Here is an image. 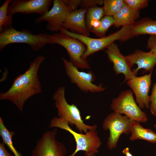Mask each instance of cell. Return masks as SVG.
Instances as JSON below:
<instances>
[{"label":"cell","instance_id":"obj_18","mask_svg":"<svg viewBox=\"0 0 156 156\" xmlns=\"http://www.w3.org/2000/svg\"><path fill=\"white\" fill-rule=\"evenodd\" d=\"M130 131L131 141L140 139L156 143V133L150 129L144 128L138 122L134 121L131 123Z\"/></svg>","mask_w":156,"mask_h":156},{"label":"cell","instance_id":"obj_21","mask_svg":"<svg viewBox=\"0 0 156 156\" xmlns=\"http://www.w3.org/2000/svg\"><path fill=\"white\" fill-rule=\"evenodd\" d=\"M14 134V132L10 131L7 129L1 117H0V135L2 139L3 143L7 146L15 156H22L21 154L14 146L12 139Z\"/></svg>","mask_w":156,"mask_h":156},{"label":"cell","instance_id":"obj_30","mask_svg":"<svg viewBox=\"0 0 156 156\" xmlns=\"http://www.w3.org/2000/svg\"><path fill=\"white\" fill-rule=\"evenodd\" d=\"M0 156H12L5 148L3 142L0 143Z\"/></svg>","mask_w":156,"mask_h":156},{"label":"cell","instance_id":"obj_20","mask_svg":"<svg viewBox=\"0 0 156 156\" xmlns=\"http://www.w3.org/2000/svg\"><path fill=\"white\" fill-rule=\"evenodd\" d=\"M104 15V11L103 7L96 6L87 10L86 21L87 27L90 32L92 28L99 26L101 20Z\"/></svg>","mask_w":156,"mask_h":156},{"label":"cell","instance_id":"obj_28","mask_svg":"<svg viewBox=\"0 0 156 156\" xmlns=\"http://www.w3.org/2000/svg\"><path fill=\"white\" fill-rule=\"evenodd\" d=\"M70 12L77 10L80 6L81 0H63Z\"/></svg>","mask_w":156,"mask_h":156},{"label":"cell","instance_id":"obj_12","mask_svg":"<svg viewBox=\"0 0 156 156\" xmlns=\"http://www.w3.org/2000/svg\"><path fill=\"white\" fill-rule=\"evenodd\" d=\"M51 0H13L9 5L8 14L37 13L42 16L48 11Z\"/></svg>","mask_w":156,"mask_h":156},{"label":"cell","instance_id":"obj_19","mask_svg":"<svg viewBox=\"0 0 156 156\" xmlns=\"http://www.w3.org/2000/svg\"><path fill=\"white\" fill-rule=\"evenodd\" d=\"M132 32L134 36L144 34L156 35V21L144 18L135 21L133 25Z\"/></svg>","mask_w":156,"mask_h":156},{"label":"cell","instance_id":"obj_29","mask_svg":"<svg viewBox=\"0 0 156 156\" xmlns=\"http://www.w3.org/2000/svg\"><path fill=\"white\" fill-rule=\"evenodd\" d=\"M147 48L156 54V35H150L147 41Z\"/></svg>","mask_w":156,"mask_h":156},{"label":"cell","instance_id":"obj_9","mask_svg":"<svg viewBox=\"0 0 156 156\" xmlns=\"http://www.w3.org/2000/svg\"><path fill=\"white\" fill-rule=\"evenodd\" d=\"M66 74L71 83L76 84L82 91L86 92H100L105 89L102 84L96 85L93 83L95 80V76L92 71L88 73L80 71L70 61L63 57Z\"/></svg>","mask_w":156,"mask_h":156},{"label":"cell","instance_id":"obj_13","mask_svg":"<svg viewBox=\"0 0 156 156\" xmlns=\"http://www.w3.org/2000/svg\"><path fill=\"white\" fill-rule=\"evenodd\" d=\"M152 72L148 74L137 77L127 81V83L134 93L136 101L140 108H150V101L148 93L151 84Z\"/></svg>","mask_w":156,"mask_h":156},{"label":"cell","instance_id":"obj_24","mask_svg":"<svg viewBox=\"0 0 156 156\" xmlns=\"http://www.w3.org/2000/svg\"><path fill=\"white\" fill-rule=\"evenodd\" d=\"M11 0H5L0 7V30L4 27L12 25V16L9 15L8 10Z\"/></svg>","mask_w":156,"mask_h":156},{"label":"cell","instance_id":"obj_3","mask_svg":"<svg viewBox=\"0 0 156 156\" xmlns=\"http://www.w3.org/2000/svg\"><path fill=\"white\" fill-rule=\"evenodd\" d=\"M60 31V32L79 40L85 45L86 50L83 58L86 60L94 53L106 49L115 41L124 42L134 36L132 32V25L122 26L116 32L99 38H90L69 31L63 28Z\"/></svg>","mask_w":156,"mask_h":156},{"label":"cell","instance_id":"obj_11","mask_svg":"<svg viewBox=\"0 0 156 156\" xmlns=\"http://www.w3.org/2000/svg\"><path fill=\"white\" fill-rule=\"evenodd\" d=\"M53 6L44 15L36 19L37 23L42 21L47 22V29L52 32H57L62 28L70 12L63 0H54Z\"/></svg>","mask_w":156,"mask_h":156},{"label":"cell","instance_id":"obj_26","mask_svg":"<svg viewBox=\"0 0 156 156\" xmlns=\"http://www.w3.org/2000/svg\"><path fill=\"white\" fill-rule=\"evenodd\" d=\"M156 75V70L155 71ZM150 109L152 114L156 117V82L153 85L151 94L149 96Z\"/></svg>","mask_w":156,"mask_h":156},{"label":"cell","instance_id":"obj_32","mask_svg":"<svg viewBox=\"0 0 156 156\" xmlns=\"http://www.w3.org/2000/svg\"><path fill=\"white\" fill-rule=\"evenodd\" d=\"M154 126L156 128V124Z\"/></svg>","mask_w":156,"mask_h":156},{"label":"cell","instance_id":"obj_27","mask_svg":"<svg viewBox=\"0 0 156 156\" xmlns=\"http://www.w3.org/2000/svg\"><path fill=\"white\" fill-rule=\"evenodd\" d=\"M103 1V0H81L80 6L81 8L87 10L97 5H102Z\"/></svg>","mask_w":156,"mask_h":156},{"label":"cell","instance_id":"obj_1","mask_svg":"<svg viewBox=\"0 0 156 156\" xmlns=\"http://www.w3.org/2000/svg\"><path fill=\"white\" fill-rule=\"evenodd\" d=\"M45 57H37L30 64L28 70L18 75L6 92L0 94V99L9 101L22 112L25 101L31 96L41 92V86L38 72Z\"/></svg>","mask_w":156,"mask_h":156},{"label":"cell","instance_id":"obj_22","mask_svg":"<svg viewBox=\"0 0 156 156\" xmlns=\"http://www.w3.org/2000/svg\"><path fill=\"white\" fill-rule=\"evenodd\" d=\"M114 21L112 16H105L100 20L99 26L92 28L90 32L99 38L105 36V34L109 28L114 25Z\"/></svg>","mask_w":156,"mask_h":156},{"label":"cell","instance_id":"obj_6","mask_svg":"<svg viewBox=\"0 0 156 156\" xmlns=\"http://www.w3.org/2000/svg\"><path fill=\"white\" fill-rule=\"evenodd\" d=\"M133 94L131 90L121 92L117 97L112 99L110 108L114 112L124 114L135 121L145 123L148 120L146 115L137 105Z\"/></svg>","mask_w":156,"mask_h":156},{"label":"cell","instance_id":"obj_31","mask_svg":"<svg viewBox=\"0 0 156 156\" xmlns=\"http://www.w3.org/2000/svg\"><path fill=\"white\" fill-rule=\"evenodd\" d=\"M123 154L126 156H133L129 151V149L128 147L125 148L122 151Z\"/></svg>","mask_w":156,"mask_h":156},{"label":"cell","instance_id":"obj_33","mask_svg":"<svg viewBox=\"0 0 156 156\" xmlns=\"http://www.w3.org/2000/svg\"><path fill=\"white\" fill-rule=\"evenodd\" d=\"M94 156H96L95 155H94Z\"/></svg>","mask_w":156,"mask_h":156},{"label":"cell","instance_id":"obj_34","mask_svg":"<svg viewBox=\"0 0 156 156\" xmlns=\"http://www.w3.org/2000/svg\"><path fill=\"white\" fill-rule=\"evenodd\" d=\"M90 156V155H88V156Z\"/></svg>","mask_w":156,"mask_h":156},{"label":"cell","instance_id":"obj_15","mask_svg":"<svg viewBox=\"0 0 156 156\" xmlns=\"http://www.w3.org/2000/svg\"><path fill=\"white\" fill-rule=\"evenodd\" d=\"M125 57L132 66L135 64L137 65V67L132 70L135 75L141 69H143L142 74L152 72L156 64V54L151 51L145 52L136 50Z\"/></svg>","mask_w":156,"mask_h":156},{"label":"cell","instance_id":"obj_23","mask_svg":"<svg viewBox=\"0 0 156 156\" xmlns=\"http://www.w3.org/2000/svg\"><path fill=\"white\" fill-rule=\"evenodd\" d=\"M124 4L123 0H104L103 8L105 15L113 16L121 10Z\"/></svg>","mask_w":156,"mask_h":156},{"label":"cell","instance_id":"obj_16","mask_svg":"<svg viewBox=\"0 0 156 156\" xmlns=\"http://www.w3.org/2000/svg\"><path fill=\"white\" fill-rule=\"evenodd\" d=\"M87 9L81 8L70 12L62 28L70 29L77 34L89 36L90 32L86 25V15Z\"/></svg>","mask_w":156,"mask_h":156},{"label":"cell","instance_id":"obj_14","mask_svg":"<svg viewBox=\"0 0 156 156\" xmlns=\"http://www.w3.org/2000/svg\"><path fill=\"white\" fill-rule=\"evenodd\" d=\"M105 51L109 60L113 64V69L116 75L123 74L125 82L136 76L131 70L132 67L125 56L121 53L118 45L114 42L106 48Z\"/></svg>","mask_w":156,"mask_h":156},{"label":"cell","instance_id":"obj_8","mask_svg":"<svg viewBox=\"0 0 156 156\" xmlns=\"http://www.w3.org/2000/svg\"><path fill=\"white\" fill-rule=\"evenodd\" d=\"M134 120L127 116L114 112L106 117L102 125L103 129L109 131V135L107 142L108 148H116L119 137L122 134H131L130 126Z\"/></svg>","mask_w":156,"mask_h":156},{"label":"cell","instance_id":"obj_5","mask_svg":"<svg viewBox=\"0 0 156 156\" xmlns=\"http://www.w3.org/2000/svg\"><path fill=\"white\" fill-rule=\"evenodd\" d=\"M65 90L64 87H59L53 96L59 117L66 121L72 127L74 125L80 133H85L91 130H96V125H91L85 124L77 107L74 104H70L68 103L65 97Z\"/></svg>","mask_w":156,"mask_h":156},{"label":"cell","instance_id":"obj_7","mask_svg":"<svg viewBox=\"0 0 156 156\" xmlns=\"http://www.w3.org/2000/svg\"><path fill=\"white\" fill-rule=\"evenodd\" d=\"M52 35L55 43L61 45L66 49L69 56L70 62L75 66L81 69L90 68L88 61L83 58L86 47L83 43L60 32Z\"/></svg>","mask_w":156,"mask_h":156},{"label":"cell","instance_id":"obj_2","mask_svg":"<svg viewBox=\"0 0 156 156\" xmlns=\"http://www.w3.org/2000/svg\"><path fill=\"white\" fill-rule=\"evenodd\" d=\"M15 43L27 44L34 51L40 49L46 44H55L52 35L45 33L34 34L25 29L18 31L12 25L0 30L1 51L7 45Z\"/></svg>","mask_w":156,"mask_h":156},{"label":"cell","instance_id":"obj_25","mask_svg":"<svg viewBox=\"0 0 156 156\" xmlns=\"http://www.w3.org/2000/svg\"><path fill=\"white\" fill-rule=\"evenodd\" d=\"M123 1L129 8L137 11L144 8L148 4L147 0H123Z\"/></svg>","mask_w":156,"mask_h":156},{"label":"cell","instance_id":"obj_17","mask_svg":"<svg viewBox=\"0 0 156 156\" xmlns=\"http://www.w3.org/2000/svg\"><path fill=\"white\" fill-rule=\"evenodd\" d=\"M115 27L132 25L140 17V11L129 8L125 3L121 10L113 16Z\"/></svg>","mask_w":156,"mask_h":156},{"label":"cell","instance_id":"obj_10","mask_svg":"<svg viewBox=\"0 0 156 156\" xmlns=\"http://www.w3.org/2000/svg\"><path fill=\"white\" fill-rule=\"evenodd\" d=\"M57 132L55 128L44 133L32 150V156H66V147L55 139Z\"/></svg>","mask_w":156,"mask_h":156},{"label":"cell","instance_id":"obj_4","mask_svg":"<svg viewBox=\"0 0 156 156\" xmlns=\"http://www.w3.org/2000/svg\"><path fill=\"white\" fill-rule=\"evenodd\" d=\"M50 128L57 127L67 131L70 133L75 139L76 148L69 156H75L79 151L85 152V156H94L98 152L102 142L96 130H89L85 134L78 133L70 127L68 123L59 117H54L51 120Z\"/></svg>","mask_w":156,"mask_h":156}]
</instances>
